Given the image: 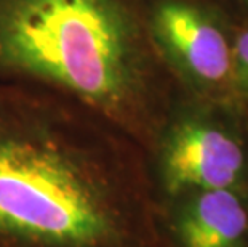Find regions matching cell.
Listing matches in <instances>:
<instances>
[{
  "label": "cell",
  "mask_w": 248,
  "mask_h": 247,
  "mask_svg": "<svg viewBox=\"0 0 248 247\" xmlns=\"http://www.w3.org/2000/svg\"><path fill=\"white\" fill-rule=\"evenodd\" d=\"M147 29L167 71L194 98L218 103L232 83L234 60L224 31L195 0H147Z\"/></svg>",
  "instance_id": "277c9868"
},
{
  "label": "cell",
  "mask_w": 248,
  "mask_h": 247,
  "mask_svg": "<svg viewBox=\"0 0 248 247\" xmlns=\"http://www.w3.org/2000/svg\"><path fill=\"white\" fill-rule=\"evenodd\" d=\"M170 247H248V196L191 190L162 199Z\"/></svg>",
  "instance_id": "5b68a950"
},
{
  "label": "cell",
  "mask_w": 248,
  "mask_h": 247,
  "mask_svg": "<svg viewBox=\"0 0 248 247\" xmlns=\"http://www.w3.org/2000/svg\"><path fill=\"white\" fill-rule=\"evenodd\" d=\"M234 60V82L240 92L248 93V31L239 35L235 49L232 50Z\"/></svg>",
  "instance_id": "8992f818"
},
{
  "label": "cell",
  "mask_w": 248,
  "mask_h": 247,
  "mask_svg": "<svg viewBox=\"0 0 248 247\" xmlns=\"http://www.w3.org/2000/svg\"><path fill=\"white\" fill-rule=\"evenodd\" d=\"M147 0H0V82L56 92L154 148L175 97Z\"/></svg>",
  "instance_id": "7a4b0ae2"
},
{
  "label": "cell",
  "mask_w": 248,
  "mask_h": 247,
  "mask_svg": "<svg viewBox=\"0 0 248 247\" xmlns=\"http://www.w3.org/2000/svg\"><path fill=\"white\" fill-rule=\"evenodd\" d=\"M216 103L175 99L149 152L160 199L191 190L248 196V140Z\"/></svg>",
  "instance_id": "3957f363"
},
{
  "label": "cell",
  "mask_w": 248,
  "mask_h": 247,
  "mask_svg": "<svg viewBox=\"0 0 248 247\" xmlns=\"http://www.w3.org/2000/svg\"><path fill=\"white\" fill-rule=\"evenodd\" d=\"M0 247H170L147 151L71 98L0 82Z\"/></svg>",
  "instance_id": "6da1fadb"
}]
</instances>
